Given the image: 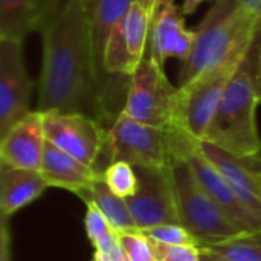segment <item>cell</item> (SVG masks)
<instances>
[{"label":"cell","mask_w":261,"mask_h":261,"mask_svg":"<svg viewBox=\"0 0 261 261\" xmlns=\"http://www.w3.org/2000/svg\"><path fill=\"white\" fill-rule=\"evenodd\" d=\"M87 205V213L84 217V226H86V234L89 237V240L93 243L95 240H98L99 237H102L104 234L113 231L109 220L106 219V216L99 211V208L93 203V202H84Z\"/></svg>","instance_id":"27"},{"label":"cell","mask_w":261,"mask_h":261,"mask_svg":"<svg viewBox=\"0 0 261 261\" xmlns=\"http://www.w3.org/2000/svg\"><path fill=\"white\" fill-rule=\"evenodd\" d=\"M141 2H142L148 9H151V11H153V8H154V5H156V2H158V0H141Z\"/></svg>","instance_id":"35"},{"label":"cell","mask_w":261,"mask_h":261,"mask_svg":"<svg viewBox=\"0 0 261 261\" xmlns=\"http://www.w3.org/2000/svg\"><path fill=\"white\" fill-rule=\"evenodd\" d=\"M260 28V15L240 0H214L196 28V43L190 58L180 66L177 87L232 60L245 58Z\"/></svg>","instance_id":"2"},{"label":"cell","mask_w":261,"mask_h":261,"mask_svg":"<svg viewBox=\"0 0 261 261\" xmlns=\"http://www.w3.org/2000/svg\"><path fill=\"white\" fill-rule=\"evenodd\" d=\"M257 173H258V179H260V184H261V164L258 165V168H257Z\"/></svg>","instance_id":"36"},{"label":"cell","mask_w":261,"mask_h":261,"mask_svg":"<svg viewBox=\"0 0 261 261\" xmlns=\"http://www.w3.org/2000/svg\"><path fill=\"white\" fill-rule=\"evenodd\" d=\"M245 58L232 60L197 76L190 84L177 87L176 128L184 130L197 141H203L216 110Z\"/></svg>","instance_id":"6"},{"label":"cell","mask_w":261,"mask_h":261,"mask_svg":"<svg viewBox=\"0 0 261 261\" xmlns=\"http://www.w3.org/2000/svg\"><path fill=\"white\" fill-rule=\"evenodd\" d=\"M80 2H81V5L84 6L87 15H89V18H90L92 14H93V11H95V6H96V2H98V0H80Z\"/></svg>","instance_id":"34"},{"label":"cell","mask_w":261,"mask_h":261,"mask_svg":"<svg viewBox=\"0 0 261 261\" xmlns=\"http://www.w3.org/2000/svg\"><path fill=\"white\" fill-rule=\"evenodd\" d=\"M32 90L34 81L26 70L23 41L0 38V138L32 112Z\"/></svg>","instance_id":"12"},{"label":"cell","mask_w":261,"mask_h":261,"mask_svg":"<svg viewBox=\"0 0 261 261\" xmlns=\"http://www.w3.org/2000/svg\"><path fill=\"white\" fill-rule=\"evenodd\" d=\"M151 242L164 245H197L196 239L182 225H158L141 229ZM199 246V245H197Z\"/></svg>","instance_id":"24"},{"label":"cell","mask_w":261,"mask_h":261,"mask_svg":"<svg viewBox=\"0 0 261 261\" xmlns=\"http://www.w3.org/2000/svg\"><path fill=\"white\" fill-rule=\"evenodd\" d=\"M121 246L130 261H158L153 242L139 229L128 232H118Z\"/></svg>","instance_id":"23"},{"label":"cell","mask_w":261,"mask_h":261,"mask_svg":"<svg viewBox=\"0 0 261 261\" xmlns=\"http://www.w3.org/2000/svg\"><path fill=\"white\" fill-rule=\"evenodd\" d=\"M92 245L95 248L93 261H124L127 258L121 246L119 234L116 231H110L104 234Z\"/></svg>","instance_id":"25"},{"label":"cell","mask_w":261,"mask_h":261,"mask_svg":"<svg viewBox=\"0 0 261 261\" xmlns=\"http://www.w3.org/2000/svg\"><path fill=\"white\" fill-rule=\"evenodd\" d=\"M171 156H179L188 162L193 173L214 199V202L226 213L242 232H254L261 228V220L249 213L236 196L234 190L216 168V165L203 154L199 141L180 128H170Z\"/></svg>","instance_id":"8"},{"label":"cell","mask_w":261,"mask_h":261,"mask_svg":"<svg viewBox=\"0 0 261 261\" xmlns=\"http://www.w3.org/2000/svg\"><path fill=\"white\" fill-rule=\"evenodd\" d=\"M153 11L141 0L133 2L127 14L112 31L102 55V69L115 80H130L150 44Z\"/></svg>","instance_id":"9"},{"label":"cell","mask_w":261,"mask_h":261,"mask_svg":"<svg viewBox=\"0 0 261 261\" xmlns=\"http://www.w3.org/2000/svg\"><path fill=\"white\" fill-rule=\"evenodd\" d=\"M196 43V29L185 26L182 8L176 0H158L150 29V57L161 67L168 58L187 61Z\"/></svg>","instance_id":"13"},{"label":"cell","mask_w":261,"mask_h":261,"mask_svg":"<svg viewBox=\"0 0 261 261\" xmlns=\"http://www.w3.org/2000/svg\"><path fill=\"white\" fill-rule=\"evenodd\" d=\"M41 2V12H43V21L46 20V17L63 2V0H40Z\"/></svg>","instance_id":"31"},{"label":"cell","mask_w":261,"mask_h":261,"mask_svg":"<svg viewBox=\"0 0 261 261\" xmlns=\"http://www.w3.org/2000/svg\"><path fill=\"white\" fill-rule=\"evenodd\" d=\"M138 190L125 199L138 229L158 225H180L171 168L167 167H135Z\"/></svg>","instance_id":"10"},{"label":"cell","mask_w":261,"mask_h":261,"mask_svg":"<svg viewBox=\"0 0 261 261\" xmlns=\"http://www.w3.org/2000/svg\"><path fill=\"white\" fill-rule=\"evenodd\" d=\"M102 177L109 188L119 197L128 199L135 196L138 190V174L135 171V167L127 162H110L102 171Z\"/></svg>","instance_id":"22"},{"label":"cell","mask_w":261,"mask_h":261,"mask_svg":"<svg viewBox=\"0 0 261 261\" xmlns=\"http://www.w3.org/2000/svg\"><path fill=\"white\" fill-rule=\"evenodd\" d=\"M40 112L84 113L102 125L110 121L104 80L95 60L90 18L80 0H63L43 21Z\"/></svg>","instance_id":"1"},{"label":"cell","mask_w":261,"mask_h":261,"mask_svg":"<svg viewBox=\"0 0 261 261\" xmlns=\"http://www.w3.org/2000/svg\"><path fill=\"white\" fill-rule=\"evenodd\" d=\"M248 9H251L252 12L258 14L261 17V0H240Z\"/></svg>","instance_id":"33"},{"label":"cell","mask_w":261,"mask_h":261,"mask_svg":"<svg viewBox=\"0 0 261 261\" xmlns=\"http://www.w3.org/2000/svg\"><path fill=\"white\" fill-rule=\"evenodd\" d=\"M38 170L12 168L0 165V214L11 217L18 210L38 199L47 188Z\"/></svg>","instance_id":"18"},{"label":"cell","mask_w":261,"mask_h":261,"mask_svg":"<svg viewBox=\"0 0 261 261\" xmlns=\"http://www.w3.org/2000/svg\"><path fill=\"white\" fill-rule=\"evenodd\" d=\"M199 145L203 154L228 180L243 206L261 220V184L257 173L261 159H240L206 141H199Z\"/></svg>","instance_id":"15"},{"label":"cell","mask_w":261,"mask_h":261,"mask_svg":"<svg viewBox=\"0 0 261 261\" xmlns=\"http://www.w3.org/2000/svg\"><path fill=\"white\" fill-rule=\"evenodd\" d=\"M200 261H229L217 254H214L213 251L210 249H205V248H200Z\"/></svg>","instance_id":"32"},{"label":"cell","mask_w":261,"mask_h":261,"mask_svg":"<svg viewBox=\"0 0 261 261\" xmlns=\"http://www.w3.org/2000/svg\"><path fill=\"white\" fill-rule=\"evenodd\" d=\"M40 173L49 187L67 190L80 197L92 187V184L99 177L102 171L83 164L46 139Z\"/></svg>","instance_id":"16"},{"label":"cell","mask_w":261,"mask_h":261,"mask_svg":"<svg viewBox=\"0 0 261 261\" xmlns=\"http://www.w3.org/2000/svg\"><path fill=\"white\" fill-rule=\"evenodd\" d=\"M43 12L40 0H0V38L24 41V38L40 31Z\"/></svg>","instance_id":"19"},{"label":"cell","mask_w":261,"mask_h":261,"mask_svg":"<svg viewBox=\"0 0 261 261\" xmlns=\"http://www.w3.org/2000/svg\"><path fill=\"white\" fill-rule=\"evenodd\" d=\"M170 168L180 225L190 231L200 248L242 234L202 187L187 161L173 156Z\"/></svg>","instance_id":"4"},{"label":"cell","mask_w":261,"mask_h":261,"mask_svg":"<svg viewBox=\"0 0 261 261\" xmlns=\"http://www.w3.org/2000/svg\"><path fill=\"white\" fill-rule=\"evenodd\" d=\"M158 261H200V246L197 245H164L153 242Z\"/></svg>","instance_id":"26"},{"label":"cell","mask_w":261,"mask_h":261,"mask_svg":"<svg viewBox=\"0 0 261 261\" xmlns=\"http://www.w3.org/2000/svg\"><path fill=\"white\" fill-rule=\"evenodd\" d=\"M255 43V41H254ZM254 86V44L231 80L203 141L246 161L260 159L261 138L257 127Z\"/></svg>","instance_id":"3"},{"label":"cell","mask_w":261,"mask_h":261,"mask_svg":"<svg viewBox=\"0 0 261 261\" xmlns=\"http://www.w3.org/2000/svg\"><path fill=\"white\" fill-rule=\"evenodd\" d=\"M254 86L261 104V28L254 43Z\"/></svg>","instance_id":"28"},{"label":"cell","mask_w":261,"mask_h":261,"mask_svg":"<svg viewBox=\"0 0 261 261\" xmlns=\"http://www.w3.org/2000/svg\"><path fill=\"white\" fill-rule=\"evenodd\" d=\"M133 2H136V0H98L95 11L90 17L93 54H95L96 64H98L99 72L104 80V96H106V104H107V110H109L112 122L118 118V115L121 112L116 110L118 101H116V98H113V96H116V92L109 84V81L115 80V78H110L106 75V72L102 69V55H104V47H106V43H107L112 31L127 14V11L130 9ZM116 81H124V80H116Z\"/></svg>","instance_id":"17"},{"label":"cell","mask_w":261,"mask_h":261,"mask_svg":"<svg viewBox=\"0 0 261 261\" xmlns=\"http://www.w3.org/2000/svg\"><path fill=\"white\" fill-rule=\"evenodd\" d=\"M41 113L46 139L83 164L95 168L107 144V130L104 125L76 112L47 110Z\"/></svg>","instance_id":"11"},{"label":"cell","mask_w":261,"mask_h":261,"mask_svg":"<svg viewBox=\"0 0 261 261\" xmlns=\"http://www.w3.org/2000/svg\"><path fill=\"white\" fill-rule=\"evenodd\" d=\"M208 2H214V0H184L180 8H182L184 15H191L199 9L202 3H208Z\"/></svg>","instance_id":"30"},{"label":"cell","mask_w":261,"mask_h":261,"mask_svg":"<svg viewBox=\"0 0 261 261\" xmlns=\"http://www.w3.org/2000/svg\"><path fill=\"white\" fill-rule=\"evenodd\" d=\"M106 148L110 162L122 161L133 167H167L173 158L170 128L142 124L124 112L107 128Z\"/></svg>","instance_id":"7"},{"label":"cell","mask_w":261,"mask_h":261,"mask_svg":"<svg viewBox=\"0 0 261 261\" xmlns=\"http://www.w3.org/2000/svg\"><path fill=\"white\" fill-rule=\"evenodd\" d=\"M44 147L43 113L32 110L0 138V162L12 168L40 171Z\"/></svg>","instance_id":"14"},{"label":"cell","mask_w":261,"mask_h":261,"mask_svg":"<svg viewBox=\"0 0 261 261\" xmlns=\"http://www.w3.org/2000/svg\"><path fill=\"white\" fill-rule=\"evenodd\" d=\"M202 248L229 261H261V228Z\"/></svg>","instance_id":"21"},{"label":"cell","mask_w":261,"mask_h":261,"mask_svg":"<svg viewBox=\"0 0 261 261\" xmlns=\"http://www.w3.org/2000/svg\"><path fill=\"white\" fill-rule=\"evenodd\" d=\"M177 86L167 78L164 67L145 57L130 78L122 112L147 125L159 128L176 127Z\"/></svg>","instance_id":"5"},{"label":"cell","mask_w":261,"mask_h":261,"mask_svg":"<svg viewBox=\"0 0 261 261\" xmlns=\"http://www.w3.org/2000/svg\"><path fill=\"white\" fill-rule=\"evenodd\" d=\"M0 261H11V237L8 217H2L0 220Z\"/></svg>","instance_id":"29"},{"label":"cell","mask_w":261,"mask_h":261,"mask_svg":"<svg viewBox=\"0 0 261 261\" xmlns=\"http://www.w3.org/2000/svg\"><path fill=\"white\" fill-rule=\"evenodd\" d=\"M84 202H93L99 211L106 216L110 226L116 232H128L138 231L135 219L130 213L127 200L115 194L109 185L106 184L102 173L99 177L92 184V187L80 196Z\"/></svg>","instance_id":"20"},{"label":"cell","mask_w":261,"mask_h":261,"mask_svg":"<svg viewBox=\"0 0 261 261\" xmlns=\"http://www.w3.org/2000/svg\"><path fill=\"white\" fill-rule=\"evenodd\" d=\"M124 261H130V260H128V258H125V260H124Z\"/></svg>","instance_id":"37"}]
</instances>
